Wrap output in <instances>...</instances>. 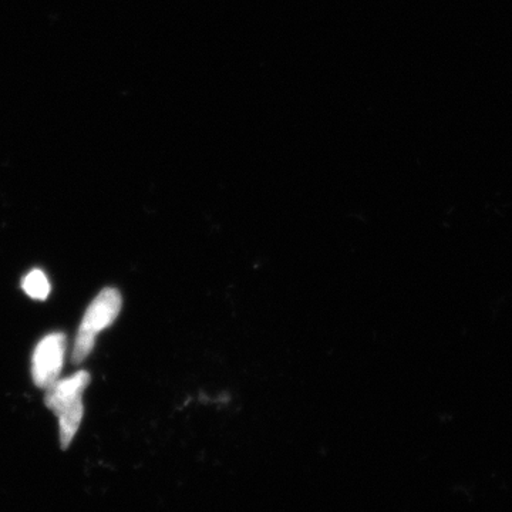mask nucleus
Wrapping results in <instances>:
<instances>
[{
    "label": "nucleus",
    "mask_w": 512,
    "mask_h": 512,
    "mask_svg": "<svg viewBox=\"0 0 512 512\" xmlns=\"http://www.w3.org/2000/svg\"><path fill=\"white\" fill-rule=\"evenodd\" d=\"M86 370L74 373L66 379L56 380L47 387L45 404L47 409L59 417L60 446L69 448L83 420V393L90 383Z\"/></svg>",
    "instance_id": "1"
},
{
    "label": "nucleus",
    "mask_w": 512,
    "mask_h": 512,
    "mask_svg": "<svg viewBox=\"0 0 512 512\" xmlns=\"http://www.w3.org/2000/svg\"><path fill=\"white\" fill-rule=\"evenodd\" d=\"M123 306V298L119 289L104 288L90 303L83 316L82 325L74 340L72 360L80 365L89 357L101 330L109 328L119 318Z\"/></svg>",
    "instance_id": "2"
},
{
    "label": "nucleus",
    "mask_w": 512,
    "mask_h": 512,
    "mask_svg": "<svg viewBox=\"0 0 512 512\" xmlns=\"http://www.w3.org/2000/svg\"><path fill=\"white\" fill-rule=\"evenodd\" d=\"M67 349V336L53 332L37 343L32 357L33 383L39 389H47L59 380Z\"/></svg>",
    "instance_id": "3"
},
{
    "label": "nucleus",
    "mask_w": 512,
    "mask_h": 512,
    "mask_svg": "<svg viewBox=\"0 0 512 512\" xmlns=\"http://www.w3.org/2000/svg\"><path fill=\"white\" fill-rule=\"evenodd\" d=\"M23 291L36 301H46L50 293V282L45 272L33 269L25 276L22 282Z\"/></svg>",
    "instance_id": "4"
}]
</instances>
